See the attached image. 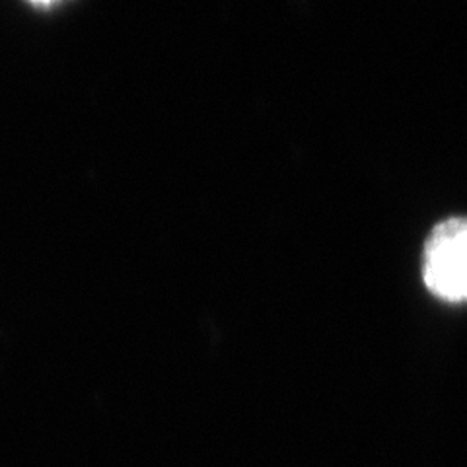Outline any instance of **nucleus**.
<instances>
[{"label":"nucleus","instance_id":"obj_1","mask_svg":"<svg viewBox=\"0 0 467 467\" xmlns=\"http://www.w3.org/2000/svg\"><path fill=\"white\" fill-rule=\"evenodd\" d=\"M422 281L444 302L467 300V218L454 216L436 224L422 254Z\"/></svg>","mask_w":467,"mask_h":467}]
</instances>
